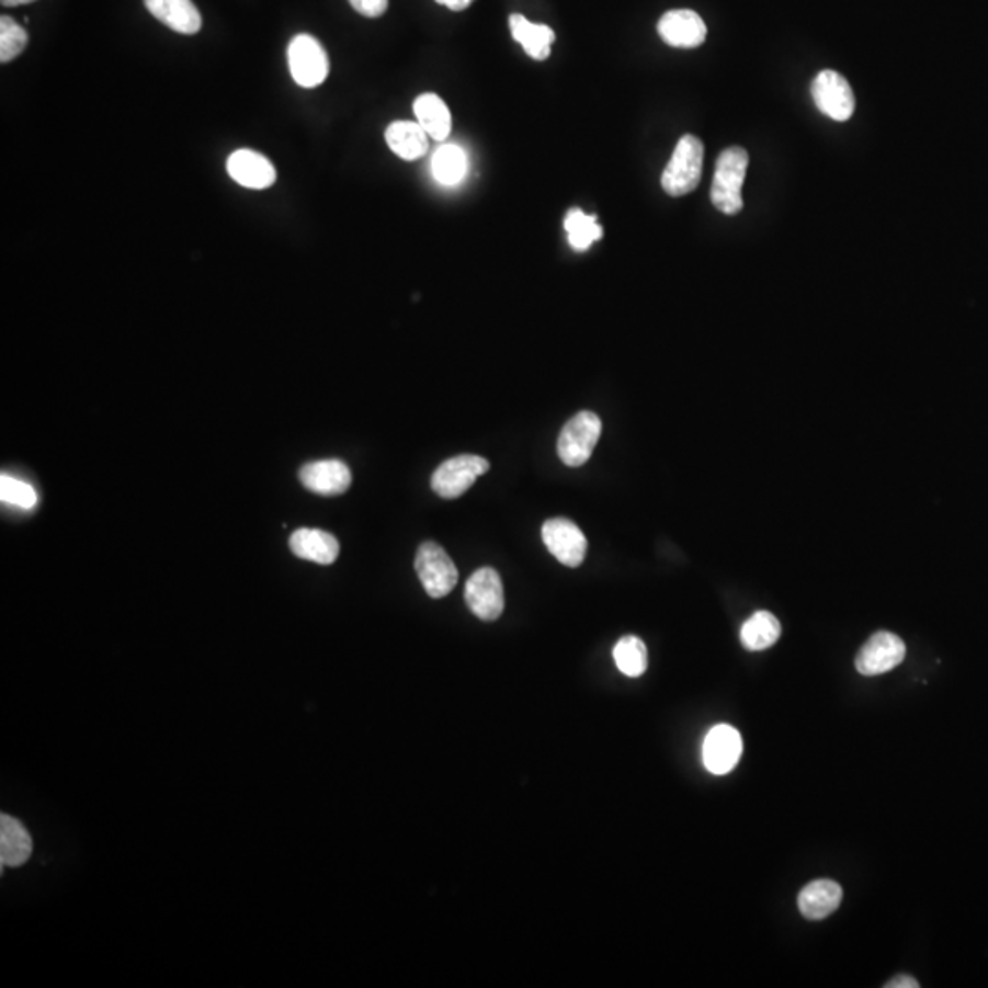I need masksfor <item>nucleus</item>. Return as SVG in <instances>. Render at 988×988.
Listing matches in <instances>:
<instances>
[{
    "label": "nucleus",
    "mask_w": 988,
    "mask_h": 988,
    "mask_svg": "<svg viewBox=\"0 0 988 988\" xmlns=\"http://www.w3.org/2000/svg\"><path fill=\"white\" fill-rule=\"evenodd\" d=\"M749 155L741 147H730L719 155L714 171L711 200L724 215L735 216L743 209L741 188L746 182Z\"/></svg>",
    "instance_id": "obj_1"
},
{
    "label": "nucleus",
    "mask_w": 988,
    "mask_h": 988,
    "mask_svg": "<svg viewBox=\"0 0 988 988\" xmlns=\"http://www.w3.org/2000/svg\"><path fill=\"white\" fill-rule=\"evenodd\" d=\"M702 139L686 134L675 145L674 155L670 158L669 166L665 167L661 185L670 196H685L700 185L703 172Z\"/></svg>",
    "instance_id": "obj_2"
},
{
    "label": "nucleus",
    "mask_w": 988,
    "mask_h": 988,
    "mask_svg": "<svg viewBox=\"0 0 988 988\" xmlns=\"http://www.w3.org/2000/svg\"><path fill=\"white\" fill-rule=\"evenodd\" d=\"M601 432V418L595 412L582 410L563 427L558 436V456L568 467L584 465L595 451Z\"/></svg>",
    "instance_id": "obj_3"
},
{
    "label": "nucleus",
    "mask_w": 988,
    "mask_h": 988,
    "mask_svg": "<svg viewBox=\"0 0 988 988\" xmlns=\"http://www.w3.org/2000/svg\"><path fill=\"white\" fill-rule=\"evenodd\" d=\"M287 65L292 78L303 89H315L325 83L330 73V61L319 41L308 34L295 35L287 46Z\"/></svg>",
    "instance_id": "obj_4"
},
{
    "label": "nucleus",
    "mask_w": 988,
    "mask_h": 988,
    "mask_svg": "<svg viewBox=\"0 0 988 988\" xmlns=\"http://www.w3.org/2000/svg\"><path fill=\"white\" fill-rule=\"evenodd\" d=\"M414 568L427 595L432 599L448 595L454 586L458 584V568L454 566L448 553L436 542L421 544L416 553Z\"/></svg>",
    "instance_id": "obj_5"
},
{
    "label": "nucleus",
    "mask_w": 988,
    "mask_h": 988,
    "mask_svg": "<svg viewBox=\"0 0 988 988\" xmlns=\"http://www.w3.org/2000/svg\"><path fill=\"white\" fill-rule=\"evenodd\" d=\"M489 462L476 454H462L443 462L432 475L431 486L442 498H459L475 486V481L489 470Z\"/></svg>",
    "instance_id": "obj_6"
},
{
    "label": "nucleus",
    "mask_w": 988,
    "mask_h": 988,
    "mask_svg": "<svg viewBox=\"0 0 988 988\" xmlns=\"http://www.w3.org/2000/svg\"><path fill=\"white\" fill-rule=\"evenodd\" d=\"M813 101L824 116L834 122H848L855 112V94L839 72L824 70L811 87Z\"/></svg>",
    "instance_id": "obj_7"
},
{
    "label": "nucleus",
    "mask_w": 988,
    "mask_h": 988,
    "mask_svg": "<svg viewBox=\"0 0 988 988\" xmlns=\"http://www.w3.org/2000/svg\"><path fill=\"white\" fill-rule=\"evenodd\" d=\"M905 657L906 645L899 635L877 632L856 654L855 667L862 675H881L899 667Z\"/></svg>",
    "instance_id": "obj_8"
},
{
    "label": "nucleus",
    "mask_w": 988,
    "mask_h": 988,
    "mask_svg": "<svg viewBox=\"0 0 988 988\" xmlns=\"http://www.w3.org/2000/svg\"><path fill=\"white\" fill-rule=\"evenodd\" d=\"M465 602L481 621H497L503 612V584L492 568H481L470 575L465 586Z\"/></svg>",
    "instance_id": "obj_9"
},
{
    "label": "nucleus",
    "mask_w": 988,
    "mask_h": 988,
    "mask_svg": "<svg viewBox=\"0 0 988 988\" xmlns=\"http://www.w3.org/2000/svg\"><path fill=\"white\" fill-rule=\"evenodd\" d=\"M542 541L558 563L568 568H579L584 563L588 541L579 525L571 520L553 519L542 525Z\"/></svg>",
    "instance_id": "obj_10"
},
{
    "label": "nucleus",
    "mask_w": 988,
    "mask_h": 988,
    "mask_svg": "<svg viewBox=\"0 0 988 988\" xmlns=\"http://www.w3.org/2000/svg\"><path fill=\"white\" fill-rule=\"evenodd\" d=\"M743 741L735 727L716 725L703 743V763L713 774H727L740 762Z\"/></svg>",
    "instance_id": "obj_11"
},
{
    "label": "nucleus",
    "mask_w": 988,
    "mask_h": 988,
    "mask_svg": "<svg viewBox=\"0 0 988 988\" xmlns=\"http://www.w3.org/2000/svg\"><path fill=\"white\" fill-rule=\"evenodd\" d=\"M298 478L308 491L320 497H338L349 491L352 484V473L349 465L341 459H322L304 465L298 470Z\"/></svg>",
    "instance_id": "obj_12"
},
{
    "label": "nucleus",
    "mask_w": 988,
    "mask_h": 988,
    "mask_svg": "<svg viewBox=\"0 0 988 988\" xmlns=\"http://www.w3.org/2000/svg\"><path fill=\"white\" fill-rule=\"evenodd\" d=\"M657 32L667 45L686 50L702 46L707 39V26L692 10H672L665 13L657 24Z\"/></svg>",
    "instance_id": "obj_13"
},
{
    "label": "nucleus",
    "mask_w": 988,
    "mask_h": 988,
    "mask_svg": "<svg viewBox=\"0 0 988 988\" xmlns=\"http://www.w3.org/2000/svg\"><path fill=\"white\" fill-rule=\"evenodd\" d=\"M227 172L238 185L257 191L271 188L276 180L273 163L265 156L251 149L235 150L227 158Z\"/></svg>",
    "instance_id": "obj_14"
},
{
    "label": "nucleus",
    "mask_w": 988,
    "mask_h": 988,
    "mask_svg": "<svg viewBox=\"0 0 988 988\" xmlns=\"http://www.w3.org/2000/svg\"><path fill=\"white\" fill-rule=\"evenodd\" d=\"M289 549L295 557L320 566H330L339 557L338 538L326 531L309 527L297 530L289 536Z\"/></svg>",
    "instance_id": "obj_15"
},
{
    "label": "nucleus",
    "mask_w": 988,
    "mask_h": 988,
    "mask_svg": "<svg viewBox=\"0 0 988 988\" xmlns=\"http://www.w3.org/2000/svg\"><path fill=\"white\" fill-rule=\"evenodd\" d=\"M150 15L178 34L194 35L202 30V15L193 0H145Z\"/></svg>",
    "instance_id": "obj_16"
},
{
    "label": "nucleus",
    "mask_w": 988,
    "mask_h": 988,
    "mask_svg": "<svg viewBox=\"0 0 988 988\" xmlns=\"http://www.w3.org/2000/svg\"><path fill=\"white\" fill-rule=\"evenodd\" d=\"M842 902V888L834 881L818 878L807 884L798 895L800 913L811 921H820L837 911Z\"/></svg>",
    "instance_id": "obj_17"
},
{
    "label": "nucleus",
    "mask_w": 988,
    "mask_h": 988,
    "mask_svg": "<svg viewBox=\"0 0 988 988\" xmlns=\"http://www.w3.org/2000/svg\"><path fill=\"white\" fill-rule=\"evenodd\" d=\"M34 844L29 829L18 818L0 817V864L4 867L23 866L32 855Z\"/></svg>",
    "instance_id": "obj_18"
},
{
    "label": "nucleus",
    "mask_w": 988,
    "mask_h": 988,
    "mask_svg": "<svg viewBox=\"0 0 988 988\" xmlns=\"http://www.w3.org/2000/svg\"><path fill=\"white\" fill-rule=\"evenodd\" d=\"M509 26L513 39L524 48L525 54L535 61H546L555 43V32L546 24L530 23L524 15L514 13L509 18Z\"/></svg>",
    "instance_id": "obj_19"
},
{
    "label": "nucleus",
    "mask_w": 988,
    "mask_h": 988,
    "mask_svg": "<svg viewBox=\"0 0 988 988\" xmlns=\"http://www.w3.org/2000/svg\"><path fill=\"white\" fill-rule=\"evenodd\" d=\"M387 145L401 160H420L429 150V134L418 122H394L385 133Z\"/></svg>",
    "instance_id": "obj_20"
},
{
    "label": "nucleus",
    "mask_w": 988,
    "mask_h": 988,
    "mask_svg": "<svg viewBox=\"0 0 988 988\" xmlns=\"http://www.w3.org/2000/svg\"><path fill=\"white\" fill-rule=\"evenodd\" d=\"M416 120L429 138L443 141L453 130V116L445 101L436 94H423L414 101Z\"/></svg>",
    "instance_id": "obj_21"
},
{
    "label": "nucleus",
    "mask_w": 988,
    "mask_h": 988,
    "mask_svg": "<svg viewBox=\"0 0 988 988\" xmlns=\"http://www.w3.org/2000/svg\"><path fill=\"white\" fill-rule=\"evenodd\" d=\"M782 626L773 613L757 612L741 626V643L747 650H768L780 639Z\"/></svg>",
    "instance_id": "obj_22"
},
{
    "label": "nucleus",
    "mask_w": 988,
    "mask_h": 988,
    "mask_svg": "<svg viewBox=\"0 0 988 988\" xmlns=\"http://www.w3.org/2000/svg\"><path fill=\"white\" fill-rule=\"evenodd\" d=\"M432 174L443 185H456L467 174V156L458 145H442L432 158Z\"/></svg>",
    "instance_id": "obj_23"
},
{
    "label": "nucleus",
    "mask_w": 988,
    "mask_h": 988,
    "mask_svg": "<svg viewBox=\"0 0 988 988\" xmlns=\"http://www.w3.org/2000/svg\"><path fill=\"white\" fill-rule=\"evenodd\" d=\"M564 227L568 232L569 246L575 251H586L602 238V227L597 216L586 215L584 211L569 209Z\"/></svg>",
    "instance_id": "obj_24"
},
{
    "label": "nucleus",
    "mask_w": 988,
    "mask_h": 988,
    "mask_svg": "<svg viewBox=\"0 0 988 988\" xmlns=\"http://www.w3.org/2000/svg\"><path fill=\"white\" fill-rule=\"evenodd\" d=\"M613 659H615L617 669L628 678H639L645 674L646 667H648V651H646L645 643L635 635H626L618 640L613 648Z\"/></svg>",
    "instance_id": "obj_25"
},
{
    "label": "nucleus",
    "mask_w": 988,
    "mask_h": 988,
    "mask_svg": "<svg viewBox=\"0 0 988 988\" xmlns=\"http://www.w3.org/2000/svg\"><path fill=\"white\" fill-rule=\"evenodd\" d=\"M29 45V34L12 18L0 19V61H13Z\"/></svg>",
    "instance_id": "obj_26"
},
{
    "label": "nucleus",
    "mask_w": 988,
    "mask_h": 988,
    "mask_svg": "<svg viewBox=\"0 0 988 988\" xmlns=\"http://www.w3.org/2000/svg\"><path fill=\"white\" fill-rule=\"evenodd\" d=\"M0 500L19 509H32L39 502L34 487L10 475L0 476Z\"/></svg>",
    "instance_id": "obj_27"
},
{
    "label": "nucleus",
    "mask_w": 988,
    "mask_h": 988,
    "mask_svg": "<svg viewBox=\"0 0 988 988\" xmlns=\"http://www.w3.org/2000/svg\"><path fill=\"white\" fill-rule=\"evenodd\" d=\"M350 4L361 15L374 19L382 18L387 12L388 0H350Z\"/></svg>",
    "instance_id": "obj_28"
},
{
    "label": "nucleus",
    "mask_w": 988,
    "mask_h": 988,
    "mask_svg": "<svg viewBox=\"0 0 988 988\" xmlns=\"http://www.w3.org/2000/svg\"><path fill=\"white\" fill-rule=\"evenodd\" d=\"M886 988H919V983L910 976H897L886 983Z\"/></svg>",
    "instance_id": "obj_29"
},
{
    "label": "nucleus",
    "mask_w": 988,
    "mask_h": 988,
    "mask_svg": "<svg viewBox=\"0 0 988 988\" xmlns=\"http://www.w3.org/2000/svg\"><path fill=\"white\" fill-rule=\"evenodd\" d=\"M438 4L453 10V12H464L475 2V0H436Z\"/></svg>",
    "instance_id": "obj_30"
},
{
    "label": "nucleus",
    "mask_w": 988,
    "mask_h": 988,
    "mask_svg": "<svg viewBox=\"0 0 988 988\" xmlns=\"http://www.w3.org/2000/svg\"><path fill=\"white\" fill-rule=\"evenodd\" d=\"M2 2V7H23V4H30V2H35V0H0Z\"/></svg>",
    "instance_id": "obj_31"
}]
</instances>
